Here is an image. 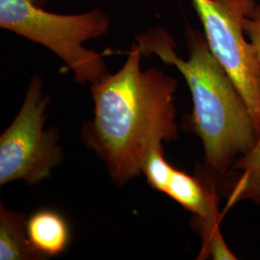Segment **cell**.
Listing matches in <instances>:
<instances>
[{
	"label": "cell",
	"mask_w": 260,
	"mask_h": 260,
	"mask_svg": "<svg viewBox=\"0 0 260 260\" xmlns=\"http://www.w3.org/2000/svg\"><path fill=\"white\" fill-rule=\"evenodd\" d=\"M212 54L223 66L247 103L260 133V63L246 39L244 19L255 0H192Z\"/></svg>",
	"instance_id": "5b68a950"
},
{
	"label": "cell",
	"mask_w": 260,
	"mask_h": 260,
	"mask_svg": "<svg viewBox=\"0 0 260 260\" xmlns=\"http://www.w3.org/2000/svg\"><path fill=\"white\" fill-rule=\"evenodd\" d=\"M174 169L164 156L163 146H159L151 149L147 155L142 168V174L146 176L151 188L165 193Z\"/></svg>",
	"instance_id": "9c48e42d"
},
{
	"label": "cell",
	"mask_w": 260,
	"mask_h": 260,
	"mask_svg": "<svg viewBox=\"0 0 260 260\" xmlns=\"http://www.w3.org/2000/svg\"><path fill=\"white\" fill-rule=\"evenodd\" d=\"M230 172L223 188L228 207L247 200L260 205V133L255 146L237 158Z\"/></svg>",
	"instance_id": "52a82bcc"
},
{
	"label": "cell",
	"mask_w": 260,
	"mask_h": 260,
	"mask_svg": "<svg viewBox=\"0 0 260 260\" xmlns=\"http://www.w3.org/2000/svg\"><path fill=\"white\" fill-rule=\"evenodd\" d=\"M48 103L41 77L33 76L18 115L0 137V185L37 184L62 162L58 132L45 129Z\"/></svg>",
	"instance_id": "277c9868"
},
{
	"label": "cell",
	"mask_w": 260,
	"mask_h": 260,
	"mask_svg": "<svg viewBox=\"0 0 260 260\" xmlns=\"http://www.w3.org/2000/svg\"><path fill=\"white\" fill-rule=\"evenodd\" d=\"M26 216L0 204V260L46 259L31 245Z\"/></svg>",
	"instance_id": "ba28073f"
},
{
	"label": "cell",
	"mask_w": 260,
	"mask_h": 260,
	"mask_svg": "<svg viewBox=\"0 0 260 260\" xmlns=\"http://www.w3.org/2000/svg\"><path fill=\"white\" fill-rule=\"evenodd\" d=\"M244 31L254 48L260 63V4H255L244 19Z\"/></svg>",
	"instance_id": "30bf717a"
},
{
	"label": "cell",
	"mask_w": 260,
	"mask_h": 260,
	"mask_svg": "<svg viewBox=\"0 0 260 260\" xmlns=\"http://www.w3.org/2000/svg\"><path fill=\"white\" fill-rule=\"evenodd\" d=\"M38 0H0V26L51 50L68 66L78 83H95L108 75L103 55L84 47L102 37L110 19L100 9L59 15L40 8Z\"/></svg>",
	"instance_id": "3957f363"
},
{
	"label": "cell",
	"mask_w": 260,
	"mask_h": 260,
	"mask_svg": "<svg viewBox=\"0 0 260 260\" xmlns=\"http://www.w3.org/2000/svg\"><path fill=\"white\" fill-rule=\"evenodd\" d=\"M26 231L32 247L46 259L63 253L71 240L67 220L52 209H41L30 215Z\"/></svg>",
	"instance_id": "8992f818"
},
{
	"label": "cell",
	"mask_w": 260,
	"mask_h": 260,
	"mask_svg": "<svg viewBox=\"0 0 260 260\" xmlns=\"http://www.w3.org/2000/svg\"><path fill=\"white\" fill-rule=\"evenodd\" d=\"M142 57L133 44L117 73L91 85L93 118L81 130L84 144L119 186L139 177L151 149L178 137L177 81L154 68L142 71Z\"/></svg>",
	"instance_id": "6da1fadb"
},
{
	"label": "cell",
	"mask_w": 260,
	"mask_h": 260,
	"mask_svg": "<svg viewBox=\"0 0 260 260\" xmlns=\"http://www.w3.org/2000/svg\"><path fill=\"white\" fill-rule=\"evenodd\" d=\"M189 58L177 55L173 37L156 27L140 34L143 56L156 55L183 75L193 99L192 126L205 150L207 177H225L238 156L248 153L258 135L251 112L223 66L212 54L205 34L186 28Z\"/></svg>",
	"instance_id": "7a4b0ae2"
}]
</instances>
